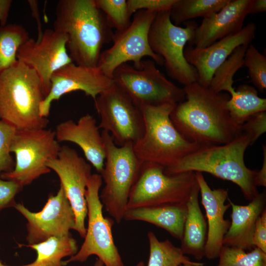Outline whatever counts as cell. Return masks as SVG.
<instances>
[{
	"label": "cell",
	"mask_w": 266,
	"mask_h": 266,
	"mask_svg": "<svg viewBox=\"0 0 266 266\" xmlns=\"http://www.w3.org/2000/svg\"><path fill=\"white\" fill-rule=\"evenodd\" d=\"M185 100L174 107L170 120L187 140L200 146L222 145L242 133L227 108L230 96L198 82L185 86Z\"/></svg>",
	"instance_id": "cell-1"
},
{
	"label": "cell",
	"mask_w": 266,
	"mask_h": 266,
	"mask_svg": "<svg viewBox=\"0 0 266 266\" xmlns=\"http://www.w3.org/2000/svg\"><path fill=\"white\" fill-rule=\"evenodd\" d=\"M53 29L66 35V47L73 63L97 67L103 45L114 33L94 0H60Z\"/></svg>",
	"instance_id": "cell-2"
},
{
	"label": "cell",
	"mask_w": 266,
	"mask_h": 266,
	"mask_svg": "<svg viewBox=\"0 0 266 266\" xmlns=\"http://www.w3.org/2000/svg\"><path fill=\"white\" fill-rule=\"evenodd\" d=\"M252 145L249 135L243 132L231 142L222 145L200 146L175 165L165 168L167 174L192 171L206 172L237 185L251 201L258 194L254 179L257 170L245 165L246 149Z\"/></svg>",
	"instance_id": "cell-3"
},
{
	"label": "cell",
	"mask_w": 266,
	"mask_h": 266,
	"mask_svg": "<svg viewBox=\"0 0 266 266\" xmlns=\"http://www.w3.org/2000/svg\"><path fill=\"white\" fill-rule=\"evenodd\" d=\"M44 98L37 74L23 62L0 74V120L17 130L46 129L49 121L39 113Z\"/></svg>",
	"instance_id": "cell-4"
},
{
	"label": "cell",
	"mask_w": 266,
	"mask_h": 266,
	"mask_svg": "<svg viewBox=\"0 0 266 266\" xmlns=\"http://www.w3.org/2000/svg\"><path fill=\"white\" fill-rule=\"evenodd\" d=\"M176 104L165 103L140 108L144 132L133 145V149L142 161L169 167L200 147L185 139L173 125L170 114Z\"/></svg>",
	"instance_id": "cell-5"
},
{
	"label": "cell",
	"mask_w": 266,
	"mask_h": 266,
	"mask_svg": "<svg viewBox=\"0 0 266 266\" xmlns=\"http://www.w3.org/2000/svg\"><path fill=\"white\" fill-rule=\"evenodd\" d=\"M105 162L100 173L104 183L100 198L108 214L117 224L124 218L131 191L144 162L135 154L133 144L116 145L110 134L101 133Z\"/></svg>",
	"instance_id": "cell-6"
},
{
	"label": "cell",
	"mask_w": 266,
	"mask_h": 266,
	"mask_svg": "<svg viewBox=\"0 0 266 266\" xmlns=\"http://www.w3.org/2000/svg\"><path fill=\"white\" fill-rule=\"evenodd\" d=\"M186 27L175 26L170 19L169 11L157 13L148 33L152 50L164 60L167 75L184 86L197 82L196 69L186 60L184 50L192 40L198 24L195 21L185 23Z\"/></svg>",
	"instance_id": "cell-7"
},
{
	"label": "cell",
	"mask_w": 266,
	"mask_h": 266,
	"mask_svg": "<svg viewBox=\"0 0 266 266\" xmlns=\"http://www.w3.org/2000/svg\"><path fill=\"white\" fill-rule=\"evenodd\" d=\"M165 167L143 162L131 191L127 208L168 204H186L197 183L195 172L167 174Z\"/></svg>",
	"instance_id": "cell-8"
},
{
	"label": "cell",
	"mask_w": 266,
	"mask_h": 266,
	"mask_svg": "<svg viewBox=\"0 0 266 266\" xmlns=\"http://www.w3.org/2000/svg\"><path fill=\"white\" fill-rule=\"evenodd\" d=\"M102 181L100 174H92L85 194L88 227L85 239L77 252L63 261L64 266L71 262H84L96 255L104 266H125L114 241L112 229L114 221L103 214L99 193Z\"/></svg>",
	"instance_id": "cell-9"
},
{
	"label": "cell",
	"mask_w": 266,
	"mask_h": 266,
	"mask_svg": "<svg viewBox=\"0 0 266 266\" xmlns=\"http://www.w3.org/2000/svg\"><path fill=\"white\" fill-rule=\"evenodd\" d=\"M60 148L51 130H17L10 146L11 153L15 155L14 168L1 173L0 178L15 181L22 187L29 185L51 171L46 162L58 156Z\"/></svg>",
	"instance_id": "cell-10"
},
{
	"label": "cell",
	"mask_w": 266,
	"mask_h": 266,
	"mask_svg": "<svg viewBox=\"0 0 266 266\" xmlns=\"http://www.w3.org/2000/svg\"><path fill=\"white\" fill-rule=\"evenodd\" d=\"M112 79L139 108L165 103L176 104L185 100L183 88L168 80L153 60H143L141 69L128 63L114 70Z\"/></svg>",
	"instance_id": "cell-11"
},
{
	"label": "cell",
	"mask_w": 266,
	"mask_h": 266,
	"mask_svg": "<svg viewBox=\"0 0 266 266\" xmlns=\"http://www.w3.org/2000/svg\"><path fill=\"white\" fill-rule=\"evenodd\" d=\"M157 12L145 10L136 12L129 26L120 33H114L113 44L100 54L97 67L112 79L115 69L122 64L132 62L136 69L142 66V58L152 59L159 66L164 65V60L151 49L148 33Z\"/></svg>",
	"instance_id": "cell-12"
},
{
	"label": "cell",
	"mask_w": 266,
	"mask_h": 266,
	"mask_svg": "<svg viewBox=\"0 0 266 266\" xmlns=\"http://www.w3.org/2000/svg\"><path fill=\"white\" fill-rule=\"evenodd\" d=\"M94 100L100 118L99 129L108 132L116 145H134L142 137L145 126L140 108L114 82Z\"/></svg>",
	"instance_id": "cell-13"
},
{
	"label": "cell",
	"mask_w": 266,
	"mask_h": 266,
	"mask_svg": "<svg viewBox=\"0 0 266 266\" xmlns=\"http://www.w3.org/2000/svg\"><path fill=\"white\" fill-rule=\"evenodd\" d=\"M47 166L58 175L61 184L75 215L73 230L84 238L87 206L85 198L87 186L91 177V166L74 149L61 146L58 156L49 160Z\"/></svg>",
	"instance_id": "cell-14"
},
{
	"label": "cell",
	"mask_w": 266,
	"mask_h": 266,
	"mask_svg": "<svg viewBox=\"0 0 266 266\" xmlns=\"http://www.w3.org/2000/svg\"><path fill=\"white\" fill-rule=\"evenodd\" d=\"M66 34L48 29L39 40L30 37L18 51L17 60L34 69L39 76L44 97L50 91L53 73L73 63L66 49Z\"/></svg>",
	"instance_id": "cell-15"
},
{
	"label": "cell",
	"mask_w": 266,
	"mask_h": 266,
	"mask_svg": "<svg viewBox=\"0 0 266 266\" xmlns=\"http://www.w3.org/2000/svg\"><path fill=\"white\" fill-rule=\"evenodd\" d=\"M27 220L28 244L44 241L55 236L71 234L75 225V215L63 187L60 185L56 195L49 196L42 210L33 212L23 203L14 207Z\"/></svg>",
	"instance_id": "cell-16"
},
{
	"label": "cell",
	"mask_w": 266,
	"mask_h": 266,
	"mask_svg": "<svg viewBox=\"0 0 266 266\" xmlns=\"http://www.w3.org/2000/svg\"><path fill=\"white\" fill-rule=\"evenodd\" d=\"M51 87L48 94L39 106L41 116L47 118L52 102L62 96L76 91L83 92L94 100L114 83L97 67L79 66L72 63L55 71L51 77Z\"/></svg>",
	"instance_id": "cell-17"
},
{
	"label": "cell",
	"mask_w": 266,
	"mask_h": 266,
	"mask_svg": "<svg viewBox=\"0 0 266 266\" xmlns=\"http://www.w3.org/2000/svg\"><path fill=\"white\" fill-rule=\"evenodd\" d=\"M257 27L250 23L238 33L227 36L204 48L188 45L184 50L186 61L196 69L197 82L208 87L215 71L239 46L249 45L255 37Z\"/></svg>",
	"instance_id": "cell-18"
},
{
	"label": "cell",
	"mask_w": 266,
	"mask_h": 266,
	"mask_svg": "<svg viewBox=\"0 0 266 266\" xmlns=\"http://www.w3.org/2000/svg\"><path fill=\"white\" fill-rule=\"evenodd\" d=\"M195 175L208 225L204 257L213 260L219 258L225 235L231 224L230 221L224 218L226 212L231 207L230 203H226L228 191L223 188L212 190L202 173L195 172Z\"/></svg>",
	"instance_id": "cell-19"
},
{
	"label": "cell",
	"mask_w": 266,
	"mask_h": 266,
	"mask_svg": "<svg viewBox=\"0 0 266 266\" xmlns=\"http://www.w3.org/2000/svg\"><path fill=\"white\" fill-rule=\"evenodd\" d=\"M253 0H230L219 12L203 19L189 45L204 48L239 32L249 14Z\"/></svg>",
	"instance_id": "cell-20"
},
{
	"label": "cell",
	"mask_w": 266,
	"mask_h": 266,
	"mask_svg": "<svg viewBox=\"0 0 266 266\" xmlns=\"http://www.w3.org/2000/svg\"><path fill=\"white\" fill-rule=\"evenodd\" d=\"M95 118L87 114L77 123L71 120L57 125L56 138L59 142L69 141L78 145L86 159L100 173L105 159L104 143Z\"/></svg>",
	"instance_id": "cell-21"
},
{
	"label": "cell",
	"mask_w": 266,
	"mask_h": 266,
	"mask_svg": "<svg viewBox=\"0 0 266 266\" xmlns=\"http://www.w3.org/2000/svg\"><path fill=\"white\" fill-rule=\"evenodd\" d=\"M227 200L232 207L231 221L223 239V245L244 250L254 247L252 238L256 223L266 209L265 190L259 193L245 205L236 204L229 198Z\"/></svg>",
	"instance_id": "cell-22"
},
{
	"label": "cell",
	"mask_w": 266,
	"mask_h": 266,
	"mask_svg": "<svg viewBox=\"0 0 266 266\" xmlns=\"http://www.w3.org/2000/svg\"><path fill=\"white\" fill-rule=\"evenodd\" d=\"M187 214L186 203L168 204L127 208L123 220L152 224L181 240Z\"/></svg>",
	"instance_id": "cell-23"
},
{
	"label": "cell",
	"mask_w": 266,
	"mask_h": 266,
	"mask_svg": "<svg viewBox=\"0 0 266 266\" xmlns=\"http://www.w3.org/2000/svg\"><path fill=\"white\" fill-rule=\"evenodd\" d=\"M199 193L197 181L186 202L187 214L180 247L184 254L192 255L197 261L204 257L207 235V222L199 202Z\"/></svg>",
	"instance_id": "cell-24"
},
{
	"label": "cell",
	"mask_w": 266,
	"mask_h": 266,
	"mask_svg": "<svg viewBox=\"0 0 266 266\" xmlns=\"http://www.w3.org/2000/svg\"><path fill=\"white\" fill-rule=\"evenodd\" d=\"M22 245L34 250L36 258L32 263L17 266H64L62 259L75 255L78 250L77 242L71 234L51 237L38 243Z\"/></svg>",
	"instance_id": "cell-25"
},
{
	"label": "cell",
	"mask_w": 266,
	"mask_h": 266,
	"mask_svg": "<svg viewBox=\"0 0 266 266\" xmlns=\"http://www.w3.org/2000/svg\"><path fill=\"white\" fill-rule=\"evenodd\" d=\"M227 108L233 121L241 126L251 115L266 110V99L258 96L257 90L246 84L229 92Z\"/></svg>",
	"instance_id": "cell-26"
},
{
	"label": "cell",
	"mask_w": 266,
	"mask_h": 266,
	"mask_svg": "<svg viewBox=\"0 0 266 266\" xmlns=\"http://www.w3.org/2000/svg\"><path fill=\"white\" fill-rule=\"evenodd\" d=\"M147 237L149 246L147 266H180L187 264L204 265L203 263L191 261L180 247L175 246L169 240H159L152 232H148Z\"/></svg>",
	"instance_id": "cell-27"
},
{
	"label": "cell",
	"mask_w": 266,
	"mask_h": 266,
	"mask_svg": "<svg viewBox=\"0 0 266 266\" xmlns=\"http://www.w3.org/2000/svg\"><path fill=\"white\" fill-rule=\"evenodd\" d=\"M230 0H176L169 11L171 22L176 26L191 19L208 17L219 12Z\"/></svg>",
	"instance_id": "cell-28"
},
{
	"label": "cell",
	"mask_w": 266,
	"mask_h": 266,
	"mask_svg": "<svg viewBox=\"0 0 266 266\" xmlns=\"http://www.w3.org/2000/svg\"><path fill=\"white\" fill-rule=\"evenodd\" d=\"M29 38L28 32L20 25L0 26V74L16 63L19 49Z\"/></svg>",
	"instance_id": "cell-29"
},
{
	"label": "cell",
	"mask_w": 266,
	"mask_h": 266,
	"mask_svg": "<svg viewBox=\"0 0 266 266\" xmlns=\"http://www.w3.org/2000/svg\"><path fill=\"white\" fill-rule=\"evenodd\" d=\"M217 266H266V253L254 247L250 252L245 250L223 245Z\"/></svg>",
	"instance_id": "cell-30"
},
{
	"label": "cell",
	"mask_w": 266,
	"mask_h": 266,
	"mask_svg": "<svg viewBox=\"0 0 266 266\" xmlns=\"http://www.w3.org/2000/svg\"><path fill=\"white\" fill-rule=\"evenodd\" d=\"M97 7L104 14L115 33L125 30L130 25V15L126 0H94Z\"/></svg>",
	"instance_id": "cell-31"
},
{
	"label": "cell",
	"mask_w": 266,
	"mask_h": 266,
	"mask_svg": "<svg viewBox=\"0 0 266 266\" xmlns=\"http://www.w3.org/2000/svg\"><path fill=\"white\" fill-rule=\"evenodd\" d=\"M243 66L254 85L263 92L266 88V57L252 44L248 46L243 59Z\"/></svg>",
	"instance_id": "cell-32"
},
{
	"label": "cell",
	"mask_w": 266,
	"mask_h": 266,
	"mask_svg": "<svg viewBox=\"0 0 266 266\" xmlns=\"http://www.w3.org/2000/svg\"><path fill=\"white\" fill-rule=\"evenodd\" d=\"M17 129L12 125L0 120V174L12 171L15 162L11 155L10 146Z\"/></svg>",
	"instance_id": "cell-33"
},
{
	"label": "cell",
	"mask_w": 266,
	"mask_h": 266,
	"mask_svg": "<svg viewBox=\"0 0 266 266\" xmlns=\"http://www.w3.org/2000/svg\"><path fill=\"white\" fill-rule=\"evenodd\" d=\"M176 0H128V8L132 16L140 10L155 12L169 11Z\"/></svg>",
	"instance_id": "cell-34"
},
{
	"label": "cell",
	"mask_w": 266,
	"mask_h": 266,
	"mask_svg": "<svg viewBox=\"0 0 266 266\" xmlns=\"http://www.w3.org/2000/svg\"><path fill=\"white\" fill-rule=\"evenodd\" d=\"M241 132L249 135L252 145L266 131V112L262 111L250 116L241 126Z\"/></svg>",
	"instance_id": "cell-35"
},
{
	"label": "cell",
	"mask_w": 266,
	"mask_h": 266,
	"mask_svg": "<svg viewBox=\"0 0 266 266\" xmlns=\"http://www.w3.org/2000/svg\"><path fill=\"white\" fill-rule=\"evenodd\" d=\"M23 188L15 181L0 178V212L3 209L15 207L17 203L15 200V196Z\"/></svg>",
	"instance_id": "cell-36"
},
{
	"label": "cell",
	"mask_w": 266,
	"mask_h": 266,
	"mask_svg": "<svg viewBox=\"0 0 266 266\" xmlns=\"http://www.w3.org/2000/svg\"><path fill=\"white\" fill-rule=\"evenodd\" d=\"M252 243L254 247L266 253V208L257 220L253 235Z\"/></svg>",
	"instance_id": "cell-37"
},
{
	"label": "cell",
	"mask_w": 266,
	"mask_h": 266,
	"mask_svg": "<svg viewBox=\"0 0 266 266\" xmlns=\"http://www.w3.org/2000/svg\"><path fill=\"white\" fill-rule=\"evenodd\" d=\"M263 163L261 169L257 171L254 182L255 186L266 187V147L263 145Z\"/></svg>",
	"instance_id": "cell-38"
},
{
	"label": "cell",
	"mask_w": 266,
	"mask_h": 266,
	"mask_svg": "<svg viewBox=\"0 0 266 266\" xmlns=\"http://www.w3.org/2000/svg\"><path fill=\"white\" fill-rule=\"evenodd\" d=\"M12 3V1L11 0H0V26H4L6 25Z\"/></svg>",
	"instance_id": "cell-39"
},
{
	"label": "cell",
	"mask_w": 266,
	"mask_h": 266,
	"mask_svg": "<svg viewBox=\"0 0 266 266\" xmlns=\"http://www.w3.org/2000/svg\"><path fill=\"white\" fill-rule=\"evenodd\" d=\"M28 1L31 9L32 15L33 17L35 18L37 22L38 30V38L37 39V40H39L42 35L43 32L42 31L41 23L40 20L38 2L36 0H28Z\"/></svg>",
	"instance_id": "cell-40"
},
{
	"label": "cell",
	"mask_w": 266,
	"mask_h": 266,
	"mask_svg": "<svg viewBox=\"0 0 266 266\" xmlns=\"http://www.w3.org/2000/svg\"><path fill=\"white\" fill-rule=\"evenodd\" d=\"M266 11V0H253L249 14Z\"/></svg>",
	"instance_id": "cell-41"
},
{
	"label": "cell",
	"mask_w": 266,
	"mask_h": 266,
	"mask_svg": "<svg viewBox=\"0 0 266 266\" xmlns=\"http://www.w3.org/2000/svg\"><path fill=\"white\" fill-rule=\"evenodd\" d=\"M103 264L98 259H97L94 266H103ZM135 266H144V264L143 262L140 261Z\"/></svg>",
	"instance_id": "cell-42"
},
{
	"label": "cell",
	"mask_w": 266,
	"mask_h": 266,
	"mask_svg": "<svg viewBox=\"0 0 266 266\" xmlns=\"http://www.w3.org/2000/svg\"><path fill=\"white\" fill-rule=\"evenodd\" d=\"M180 266H199V265H193V264H183Z\"/></svg>",
	"instance_id": "cell-43"
},
{
	"label": "cell",
	"mask_w": 266,
	"mask_h": 266,
	"mask_svg": "<svg viewBox=\"0 0 266 266\" xmlns=\"http://www.w3.org/2000/svg\"><path fill=\"white\" fill-rule=\"evenodd\" d=\"M0 266H4V265H3V264H2V263L0 262Z\"/></svg>",
	"instance_id": "cell-44"
}]
</instances>
